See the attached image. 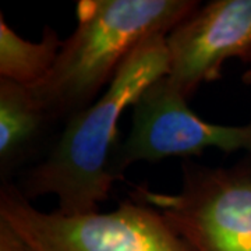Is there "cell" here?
Listing matches in <instances>:
<instances>
[{
    "label": "cell",
    "instance_id": "277c9868",
    "mask_svg": "<svg viewBox=\"0 0 251 251\" xmlns=\"http://www.w3.org/2000/svg\"><path fill=\"white\" fill-rule=\"evenodd\" d=\"M193 251H251V158L230 168L181 165V187L166 194L135 186Z\"/></svg>",
    "mask_w": 251,
    "mask_h": 251
},
{
    "label": "cell",
    "instance_id": "ba28073f",
    "mask_svg": "<svg viewBox=\"0 0 251 251\" xmlns=\"http://www.w3.org/2000/svg\"><path fill=\"white\" fill-rule=\"evenodd\" d=\"M63 41L52 27H45L41 42L16 34L0 14V78L34 87L52 70Z\"/></svg>",
    "mask_w": 251,
    "mask_h": 251
},
{
    "label": "cell",
    "instance_id": "6da1fadb",
    "mask_svg": "<svg viewBox=\"0 0 251 251\" xmlns=\"http://www.w3.org/2000/svg\"><path fill=\"white\" fill-rule=\"evenodd\" d=\"M168 69L166 35L145 39L100 97L64 123L50 151L21 176L18 190L29 201L53 194L56 211L63 215L98 212L117 181L112 168L119 145V120L144 91L168 74Z\"/></svg>",
    "mask_w": 251,
    "mask_h": 251
},
{
    "label": "cell",
    "instance_id": "7a4b0ae2",
    "mask_svg": "<svg viewBox=\"0 0 251 251\" xmlns=\"http://www.w3.org/2000/svg\"><path fill=\"white\" fill-rule=\"evenodd\" d=\"M201 3L194 0H80L77 27L52 70L29 87L54 123L91 106L145 39L168 35Z\"/></svg>",
    "mask_w": 251,
    "mask_h": 251
},
{
    "label": "cell",
    "instance_id": "5b68a950",
    "mask_svg": "<svg viewBox=\"0 0 251 251\" xmlns=\"http://www.w3.org/2000/svg\"><path fill=\"white\" fill-rule=\"evenodd\" d=\"M187 100L166 75L144 91L133 105L131 130L115 152V179H123L127 168L138 162L194 156L208 148L229 153L244 150L251 153L250 125L209 123L190 109Z\"/></svg>",
    "mask_w": 251,
    "mask_h": 251
},
{
    "label": "cell",
    "instance_id": "52a82bcc",
    "mask_svg": "<svg viewBox=\"0 0 251 251\" xmlns=\"http://www.w3.org/2000/svg\"><path fill=\"white\" fill-rule=\"evenodd\" d=\"M56 125L29 87L0 78V173L3 183L44 147Z\"/></svg>",
    "mask_w": 251,
    "mask_h": 251
},
{
    "label": "cell",
    "instance_id": "8992f818",
    "mask_svg": "<svg viewBox=\"0 0 251 251\" xmlns=\"http://www.w3.org/2000/svg\"><path fill=\"white\" fill-rule=\"evenodd\" d=\"M166 80L190 99L204 82L221 78L229 59L251 63V0H212L166 35Z\"/></svg>",
    "mask_w": 251,
    "mask_h": 251
},
{
    "label": "cell",
    "instance_id": "9c48e42d",
    "mask_svg": "<svg viewBox=\"0 0 251 251\" xmlns=\"http://www.w3.org/2000/svg\"><path fill=\"white\" fill-rule=\"evenodd\" d=\"M0 251H34L11 225L0 218Z\"/></svg>",
    "mask_w": 251,
    "mask_h": 251
},
{
    "label": "cell",
    "instance_id": "30bf717a",
    "mask_svg": "<svg viewBox=\"0 0 251 251\" xmlns=\"http://www.w3.org/2000/svg\"><path fill=\"white\" fill-rule=\"evenodd\" d=\"M243 81H244V84H249L251 85V67L247 70V72L244 73V75H243ZM251 126V122L249 123Z\"/></svg>",
    "mask_w": 251,
    "mask_h": 251
},
{
    "label": "cell",
    "instance_id": "3957f363",
    "mask_svg": "<svg viewBox=\"0 0 251 251\" xmlns=\"http://www.w3.org/2000/svg\"><path fill=\"white\" fill-rule=\"evenodd\" d=\"M0 218L34 251H193L158 209L134 196L112 212L63 215L36 209L9 181L0 190Z\"/></svg>",
    "mask_w": 251,
    "mask_h": 251
}]
</instances>
